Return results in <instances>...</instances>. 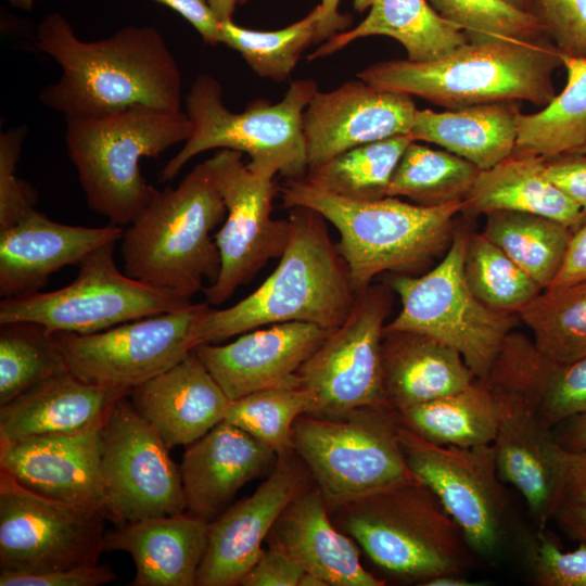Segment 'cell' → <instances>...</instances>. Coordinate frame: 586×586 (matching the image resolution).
I'll list each match as a JSON object with an SVG mask.
<instances>
[{
  "instance_id": "obj_1",
  "label": "cell",
  "mask_w": 586,
  "mask_h": 586,
  "mask_svg": "<svg viewBox=\"0 0 586 586\" xmlns=\"http://www.w3.org/2000/svg\"><path fill=\"white\" fill-rule=\"evenodd\" d=\"M37 48L61 67L39 101L65 118H88L133 105L181 111L182 77L163 35L151 26H126L112 36L84 41L60 13L47 14L36 30Z\"/></svg>"
},
{
  "instance_id": "obj_2",
  "label": "cell",
  "mask_w": 586,
  "mask_h": 586,
  "mask_svg": "<svg viewBox=\"0 0 586 586\" xmlns=\"http://www.w3.org/2000/svg\"><path fill=\"white\" fill-rule=\"evenodd\" d=\"M289 209L290 237L276 269L232 306L209 307L196 346L275 323L308 322L332 332L345 321L358 296L326 219L306 207Z\"/></svg>"
},
{
  "instance_id": "obj_3",
  "label": "cell",
  "mask_w": 586,
  "mask_h": 586,
  "mask_svg": "<svg viewBox=\"0 0 586 586\" xmlns=\"http://www.w3.org/2000/svg\"><path fill=\"white\" fill-rule=\"evenodd\" d=\"M279 195L284 207L309 208L336 228V250L357 296L377 275L411 271L436 256L448 244L454 217L463 209V200L435 206L410 204L395 196L349 200L314 186L305 177L285 179Z\"/></svg>"
},
{
  "instance_id": "obj_4",
  "label": "cell",
  "mask_w": 586,
  "mask_h": 586,
  "mask_svg": "<svg viewBox=\"0 0 586 586\" xmlns=\"http://www.w3.org/2000/svg\"><path fill=\"white\" fill-rule=\"evenodd\" d=\"M560 66L561 53L544 37L467 42L431 62H380L361 71L358 78L378 89L449 109L514 101L545 106L556 97L552 75Z\"/></svg>"
},
{
  "instance_id": "obj_5",
  "label": "cell",
  "mask_w": 586,
  "mask_h": 586,
  "mask_svg": "<svg viewBox=\"0 0 586 586\" xmlns=\"http://www.w3.org/2000/svg\"><path fill=\"white\" fill-rule=\"evenodd\" d=\"M226 213L206 163L198 164L177 187L156 189L124 229L125 273L191 300L219 275L220 256L212 231Z\"/></svg>"
},
{
  "instance_id": "obj_6",
  "label": "cell",
  "mask_w": 586,
  "mask_h": 586,
  "mask_svg": "<svg viewBox=\"0 0 586 586\" xmlns=\"http://www.w3.org/2000/svg\"><path fill=\"white\" fill-rule=\"evenodd\" d=\"M333 522L387 575L423 585L479 559L434 492L415 479L334 510Z\"/></svg>"
},
{
  "instance_id": "obj_7",
  "label": "cell",
  "mask_w": 586,
  "mask_h": 586,
  "mask_svg": "<svg viewBox=\"0 0 586 586\" xmlns=\"http://www.w3.org/2000/svg\"><path fill=\"white\" fill-rule=\"evenodd\" d=\"M192 131L186 112L133 105L97 117L66 118L65 145L90 209L126 227L156 188L141 174L143 157H157Z\"/></svg>"
},
{
  "instance_id": "obj_8",
  "label": "cell",
  "mask_w": 586,
  "mask_h": 586,
  "mask_svg": "<svg viewBox=\"0 0 586 586\" xmlns=\"http://www.w3.org/2000/svg\"><path fill=\"white\" fill-rule=\"evenodd\" d=\"M317 90L311 79L295 80L279 102L255 100L234 113L225 105L219 82L199 75L186 97L191 135L160 171L158 180L174 179L191 158L212 149L246 153L250 167L275 177H304L308 163L303 113Z\"/></svg>"
},
{
  "instance_id": "obj_9",
  "label": "cell",
  "mask_w": 586,
  "mask_h": 586,
  "mask_svg": "<svg viewBox=\"0 0 586 586\" xmlns=\"http://www.w3.org/2000/svg\"><path fill=\"white\" fill-rule=\"evenodd\" d=\"M399 441L409 470L438 497L479 560L494 566L519 557L532 531L512 505L493 444L437 445L400 423Z\"/></svg>"
},
{
  "instance_id": "obj_10",
  "label": "cell",
  "mask_w": 586,
  "mask_h": 586,
  "mask_svg": "<svg viewBox=\"0 0 586 586\" xmlns=\"http://www.w3.org/2000/svg\"><path fill=\"white\" fill-rule=\"evenodd\" d=\"M292 447L330 513L416 479L400 446L398 413L391 407H361L329 416L304 413L293 424Z\"/></svg>"
},
{
  "instance_id": "obj_11",
  "label": "cell",
  "mask_w": 586,
  "mask_h": 586,
  "mask_svg": "<svg viewBox=\"0 0 586 586\" xmlns=\"http://www.w3.org/2000/svg\"><path fill=\"white\" fill-rule=\"evenodd\" d=\"M468 235L455 232L443 259L420 276H394L390 288L400 300L384 331L429 335L457 349L476 378H485L514 324L470 290L463 271Z\"/></svg>"
},
{
  "instance_id": "obj_12",
  "label": "cell",
  "mask_w": 586,
  "mask_h": 586,
  "mask_svg": "<svg viewBox=\"0 0 586 586\" xmlns=\"http://www.w3.org/2000/svg\"><path fill=\"white\" fill-rule=\"evenodd\" d=\"M116 243L91 252L75 280L61 289L2 298L0 324L27 321L53 332L90 334L192 303L120 271L114 260Z\"/></svg>"
},
{
  "instance_id": "obj_13",
  "label": "cell",
  "mask_w": 586,
  "mask_h": 586,
  "mask_svg": "<svg viewBox=\"0 0 586 586\" xmlns=\"http://www.w3.org/2000/svg\"><path fill=\"white\" fill-rule=\"evenodd\" d=\"M107 520L101 505L37 494L0 470V572L41 573L99 563Z\"/></svg>"
},
{
  "instance_id": "obj_14",
  "label": "cell",
  "mask_w": 586,
  "mask_h": 586,
  "mask_svg": "<svg viewBox=\"0 0 586 586\" xmlns=\"http://www.w3.org/2000/svg\"><path fill=\"white\" fill-rule=\"evenodd\" d=\"M207 302L128 321L104 331L54 332L69 371L80 380L129 394L196 347Z\"/></svg>"
},
{
  "instance_id": "obj_15",
  "label": "cell",
  "mask_w": 586,
  "mask_h": 586,
  "mask_svg": "<svg viewBox=\"0 0 586 586\" xmlns=\"http://www.w3.org/2000/svg\"><path fill=\"white\" fill-rule=\"evenodd\" d=\"M226 205V217L214 239L220 270L203 292L205 302L218 306L272 258H280L290 237L289 219L272 218L279 192L275 176L256 170L243 153L220 149L205 161Z\"/></svg>"
},
{
  "instance_id": "obj_16",
  "label": "cell",
  "mask_w": 586,
  "mask_h": 586,
  "mask_svg": "<svg viewBox=\"0 0 586 586\" xmlns=\"http://www.w3.org/2000/svg\"><path fill=\"white\" fill-rule=\"evenodd\" d=\"M128 395L99 430L104 510L117 525L187 511L179 467L169 447Z\"/></svg>"
},
{
  "instance_id": "obj_17",
  "label": "cell",
  "mask_w": 586,
  "mask_h": 586,
  "mask_svg": "<svg viewBox=\"0 0 586 586\" xmlns=\"http://www.w3.org/2000/svg\"><path fill=\"white\" fill-rule=\"evenodd\" d=\"M392 304L385 285H370L345 321L330 332L298 370L314 399V415L361 407H390L384 387L382 341Z\"/></svg>"
},
{
  "instance_id": "obj_18",
  "label": "cell",
  "mask_w": 586,
  "mask_h": 586,
  "mask_svg": "<svg viewBox=\"0 0 586 586\" xmlns=\"http://www.w3.org/2000/svg\"><path fill=\"white\" fill-rule=\"evenodd\" d=\"M485 379L498 402V429L493 445L499 474L522 495L535 527L545 528L557 507L561 446L517 379L496 367L489 369Z\"/></svg>"
},
{
  "instance_id": "obj_19",
  "label": "cell",
  "mask_w": 586,
  "mask_h": 586,
  "mask_svg": "<svg viewBox=\"0 0 586 586\" xmlns=\"http://www.w3.org/2000/svg\"><path fill=\"white\" fill-rule=\"evenodd\" d=\"M314 483L293 448L278 454L270 474L253 494L209 522L196 586L240 585L281 513Z\"/></svg>"
},
{
  "instance_id": "obj_20",
  "label": "cell",
  "mask_w": 586,
  "mask_h": 586,
  "mask_svg": "<svg viewBox=\"0 0 586 586\" xmlns=\"http://www.w3.org/2000/svg\"><path fill=\"white\" fill-rule=\"evenodd\" d=\"M417 111L411 95L361 79L328 92L317 90L302 120L308 168L358 145L410 135Z\"/></svg>"
},
{
  "instance_id": "obj_21",
  "label": "cell",
  "mask_w": 586,
  "mask_h": 586,
  "mask_svg": "<svg viewBox=\"0 0 586 586\" xmlns=\"http://www.w3.org/2000/svg\"><path fill=\"white\" fill-rule=\"evenodd\" d=\"M330 331L290 321L257 328L227 344H202L193 352L230 400L254 392L298 385V370Z\"/></svg>"
},
{
  "instance_id": "obj_22",
  "label": "cell",
  "mask_w": 586,
  "mask_h": 586,
  "mask_svg": "<svg viewBox=\"0 0 586 586\" xmlns=\"http://www.w3.org/2000/svg\"><path fill=\"white\" fill-rule=\"evenodd\" d=\"M124 227L65 225L33 208L0 229V295L15 297L38 292L52 273L77 265L94 250L120 241Z\"/></svg>"
},
{
  "instance_id": "obj_23",
  "label": "cell",
  "mask_w": 586,
  "mask_h": 586,
  "mask_svg": "<svg viewBox=\"0 0 586 586\" xmlns=\"http://www.w3.org/2000/svg\"><path fill=\"white\" fill-rule=\"evenodd\" d=\"M0 470L42 496L104 507L99 431L0 442Z\"/></svg>"
},
{
  "instance_id": "obj_24",
  "label": "cell",
  "mask_w": 586,
  "mask_h": 586,
  "mask_svg": "<svg viewBox=\"0 0 586 586\" xmlns=\"http://www.w3.org/2000/svg\"><path fill=\"white\" fill-rule=\"evenodd\" d=\"M276 458L271 448L224 420L188 445L183 454L179 470L187 511L213 521Z\"/></svg>"
},
{
  "instance_id": "obj_25",
  "label": "cell",
  "mask_w": 586,
  "mask_h": 586,
  "mask_svg": "<svg viewBox=\"0 0 586 586\" xmlns=\"http://www.w3.org/2000/svg\"><path fill=\"white\" fill-rule=\"evenodd\" d=\"M129 397L169 448L204 436L225 420L231 402L193 351Z\"/></svg>"
},
{
  "instance_id": "obj_26",
  "label": "cell",
  "mask_w": 586,
  "mask_h": 586,
  "mask_svg": "<svg viewBox=\"0 0 586 586\" xmlns=\"http://www.w3.org/2000/svg\"><path fill=\"white\" fill-rule=\"evenodd\" d=\"M321 492L314 483L281 513L266 542L284 550L326 586H383L366 570L351 537L329 518Z\"/></svg>"
},
{
  "instance_id": "obj_27",
  "label": "cell",
  "mask_w": 586,
  "mask_h": 586,
  "mask_svg": "<svg viewBox=\"0 0 586 586\" xmlns=\"http://www.w3.org/2000/svg\"><path fill=\"white\" fill-rule=\"evenodd\" d=\"M125 392L85 382L71 371L0 406V442L99 431Z\"/></svg>"
},
{
  "instance_id": "obj_28",
  "label": "cell",
  "mask_w": 586,
  "mask_h": 586,
  "mask_svg": "<svg viewBox=\"0 0 586 586\" xmlns=\"http://www.w3.org/2000/svg\"><path fill=\"white\" fill-rule=\"evenodd\" d=\"M208 524L188 511L145 518L106 533L105 549L131 556L136 564L131 586H196Z\"/></svg>"
},
{
  "instance_id": "obj_29",
  "label": "cell",
  "mask_w": 586,
  "mask_h": 586,
  "mask_svg": "<svg viewBox=\"0 0 586 586\" xmlns=\"http://www.w3.org/2000/svg\"><path fill=\"white\" fill-rule=\"evenodd\" d=\"M384 387L397 412L456 393L476 377L454 347L425 334L384 331Z\"/></svg>"
},
{
  "instance_id": "obj_30",
  "label": "cell",
  "mask_w": 586,
  "mask_h": 586,
  "mask_svg": "<svg viewBox=\"0 0 586 586\" xmlns=\"http://www.w3.org/2000/svg\"><path fill=\"white\" fill-rule=\"evenodd\" d=\"M355 8L368 15L353 29L341 31L319 46L308 60L331 55L351 42L368 36H387L418 63L444 58L469 42L467 35L444 20L428 0H355Z\"/></svg>"
},
{
  "instance_id": "obj_31",
  "label": "cell",
  "mask_w": 586,
  "mask_h": 586,
  "mask_svg": "<svg viewBox=\"0 0 586 586\" xmlns=\"http://www.w3.org/2000/svg\"><path fill=\"white\" fill-rule=\"evenodd\" d=\"M547 160L510 155L480 170L463 198V209L473 214L512 211L539 215L577 229L586 214L545 175Z\"/></svg>"
},
{
  "instance_id": "obj_32",
  "label": "cell",
  "mask_w": 586,
  "mask_h": 586,
  "mask_svg": "<svg viewBox=\"0 0 586 586\" xmlns=\"http://www.w3.org/2000/svg\"><path fill=\"white\" fill-rule=\"evenodd\" d=\"M518 105L496 102L435 112L418 110L410 136L487 169L509 157L518 137Z\"/></svg>"
},
{
  "instance_id": "obj_33",
  "label": "cell",
  "mask_w": 586,
  "mask_h": 586,
  "mask_svg": "<svg viewBox=\"0 0 586 586\" xmlns=\"http://www.w3.org/2000/svg\"><path fill=\"white\" fill-rule=\"evenodd\" d=\"M397 413L399 423L423 440L455 447L493 444L499 419L496 394L485 378Z\"/></svg>"
},
{
  "instance_id": "obj_34",
  "label": "cell",
  "mask_w": 586,
  "mask_h": 586,
  "mask_svg": "<svg viewBox=\"0 0 586 586\" xmlns=\"http://www.w3.org/2000/svg\"><path fill=\"white\" fill-rule=\"evenodd\" d=\"M564 89L533 114H520L511 155L546 160L575 152L586 141V58L562 55Z\"/></svg>"
},
{
  "instance_id": "obj_35",
  "label": "cell",
  "mask_w": 586,
  "mask_h": 586,
  "mask_svg": "<svg viewBox=\"0 0 586 586\" xmlns=\"http://www.w3.org/2000/svg\"><path fill=\"white\" fill-rule=\"evenodd\" d=\"M483 234L546 289L563 265L573 230L539 215L496 211L486 214Z\"/></svg>"
},
{
  "instance_id": "obj_36",
  "label": "cell",
  "mask_w": 586,
  "mask_h": 586,
  "mask_svg": "<svg viewBox=\"0 0 586 586\" xmlns=\"http://www.w3.org/2000/svg\"><path fill=\"white\" fill-rule=\"evenodd\" d=\"M519 316L536 349L551 364L586 357V280L544 289Z\"/></svg>"
},
{
  "instance_id": "obj_37",
  "label": "cell",
  "mask_w": 586,
  "mask_h": 586,
  "mask_svg": "<svg viewBox=\"0 0 586 586\" xmlns=\"http://www.w3.org/2000/svg\"><path fill=\"white\" fill-rule=\"evenodd\" d=\"M412 141L410 135H400L358 145L309 167L304 177L314 186L345 199H382L386 196L403 153Z\"/></svg>"
},
{
  "instance_id": "obj_38",
  "label": "cell",
  "mask_w": 586,
  "mask_h": 586,
  "mask_svg": "<svg viewBox=\"0 0 586 586\" xmlns=\"http://www.w3.org/2000/svg\"><path fill=\"white\" fill-rule=\"evenodd\" d=\"M480 170L454 153L413 140L394 170L386 196H406L423 206L463 200Z\"/></svg>"
},
{
  "instance_id": "obj_39",
  "label": "cell",
  "mask_w": 586,
  "mask_h": 586,
  "mask_svg": "<svg viewBox=\"0 0 586 586\" xmlns=\"http://www.w3.org/2000/svg\"><path fill=\"white\" fill-rule=\"evenodd\" d=\"M68 371L53 331L27 321L0 324V406Z\"/></svg>"
},
{
  "instance_id": "obj_40",
  "label": "cell",
  "mask_w": 586,
  "mask_h": 586,
  "mask_svg": "<svg viewBox=\"0 0 586 586\" xmlns=\"http://www.w3.org/2000/svg\"><path fill=\"white\" fill-rule=\"evenodd\" d=\"M320 20V4L304 18L272 31L244 28L227 20L220 22L221 43L239 52L257 75L282 81L290 76L305 49L318 42Z\"/></svg>"
},
{
  "instance_id": "obj_41",
  "label": "cell",
  "mask_w": 586,
  "mask_h": 586,
  "mask_svg": "<svg viewBox=\"0 0 586 586\" xmlns=\"http://www.w3.org/2000/svg\"><path fill=\"white\" fill-rule=\"evenodd\" d=\"M463 271L471 292L504 313H519L544 290L483 233L468 237Z\"/></svg>"
},
{
  "instance_id": "obj_42",
  "label": "cell",
  "mask_w": 586,
  "mask_h": 586,
  "mask_svg": "<svg viewBox=\"0 0 586 586\" xmlns=\"http://www.w3.org/2000/svg\"><path fill=\"white\" fill-rule=\"evenodd\" d=\"M313 409V396L301 384L279 386L231 400L225 421L242 429L278 455L293 448V424Z\"/></svg>"
},
{
  "instance_id": "obj_43",
  "label": "cell",
  "mask_w": 586,
  "mask_h": 586,
  "mask_svg": "<svg viewBox=\"0 0 586 586\" xmlns=\"http://www.w3.org/2000/svg\"><path fill=\"white\" fill-rule=\"evenodd\" d=\"M447 22L460 28L469 42L534 41L547 37L532 12L504 0H428Z\"/></svg>"
},
{
  "instance_id": "obj_44",
  "label": "cell",
  "mask_w": 586,
  "mask_h": 586,
  "mask_svg": "<svg viewBox=\"0 0 586 586\" xmlns=\"http://www.w3.org/2000/svg\"><path fill=\"white\" fill-rule=\"evenodd\" d=\"M527 392L542 421L550 429L586 415V357L569 365H553L537 351L530 371Z\"/></svg>"
},
{
  "instance_id": "obj_45",
  "label": "cell",
  "mask_w": 586,
  "mask_h": 586,
  "mask_svg": "<svg viewBox=\"0 0 586 586\" xmlns=\"http://www.w3.org/2000/svg\"><path fill=\"white\" fill-rule=\"evenodd\" d=\"M518 559L536 586H586V543L563 550L547 527L531 532Z\"/></svg>"
},
{
  "instance_id": "obj_46",
  "label": "cell",
  "mask_w": 586,
  "mask_h": 586,
  "mask_svg": "<svg viewBox=\"0 0 586 586\" xmlns=\"http://www.w3.org/2000/svg\"><path fill=\"white\" fill-rule=\"evenodd\" d=\"M27 129L16 126L0 136V229L35 208L37 194L16 175Z\"/></svg>"
},
{
  "instance_id": "obj_47",
  "label": "cell",
  "mask_w": 586,
  "mask_h": 586,
  "mask_svg": "<svg viewBox=\"0 0 586 586\" xmlns=\"http://www.w3.org/2000/svg\"><path fill=\"white\" fill-rule=\"evenodd\" d=\"M533 13L562 55L586 58V0H535Z\"/></svg>"
},
{
  "instance_id": "obj_48",
  "label": "cell",
  "mask_w": 586,
  "mask_h": 586,
  "mask_svg": "<svg viewBox=\"0 0 586 586\" xmlns=\"http://www.w3.org/2000/svg\"><path fill=\"white\" fill-rule=\"evenodd\" d=\"M114 578L110 566L95 563L41 573L0 572V586H99Z\"/></svg>"
},
{
  "instance_id": "obj_49",
  "label": "cell",
  "mask_w": 586,
  "mask_h": 586,
  "mask_svg": "<svg viewBox=\"0 0 586 586\" xmlns=\"http://www.w3.org/2000/svg\"><path fill=\"white\" fill-rule=\"evenodd\" d=\"M306 571L284 550L273 546L263 549L245 574L242 586H302Z\"/></svg>"
},
{
  "instance_id": "obj_50",
  "label": "cell",
  "mask_w": 586,
  "mask_h": 586,
  "mask_svg": "<svg viewBox=\"0 0 586 586\" xmlns=\"http://www.w3.org/2000/svg\"><path fill=\"white\" fill-rule=\"evenodd\" d=\"M544 173L586 214V155L568 153L547 160Z\"/></svg>"
},
{
  "instance_id": "obj_51",
  "label": "cell",
  "mask_w": 586,
  "mask_h": 586,
  "mask_svg": "<svg viewBox=\"0 0 586 586\" xmlns=\"http://www.w3.org/2000/svg\"><path fill=\"white\" fill-rule=\"evenodd\" d=\"M561 504L586 505V450L561 447L557 507Z\"/></svg>"
},
{
  "instance_id": "obj_52",
  "label": "cell",
  "mask_w": 586,
  "mask_h": 586,
  "mask_svg": "<svg viewBox=\"0 0 586 586\" xmlns=\"http://www.w3.org/2000/svg\"><path fill=\"white\" fill-rule=\"evenodd\" d=\"M187 20L202 39L212 46L221 43L220 22L205 0H153Z\"/></svg>"
},
{
  "instance_id": "obj_53",
  "label": "cell",
  "mask_w": 586,
  "mask_h": 586,
  "mask_svg": "<svg viewBox=\"0 0 586 586\" xmlns=\"http://www.w3.org/2000/svg\"><path fill=\"white\" fill-rule=\"evenodd\" d=\"M585 280L586 221L573 231L563 265L550 286L572 284Z\"/></svg>"
},
{
  "instance_id": "obj_54",
  "label": "cell",
  "mask_w": 586,
  "mask_h": 586,
  "mask_svg": "<svg viewBox=\"0 0 586 586\" xmlns=\"http://www.w3.org/2000/svg\"><path fill=\"white\" fill-rule=\"evenodd\" d=\"M552 520L570 537L586 543V505L561 504L557 507Z\"/></svg>"
},
{
  "instance_id": "obj_55",
  "label": "cell",
  "mask_w": 586,
  "mask_h": 586,
  "mask_svg": "<svg viewBox=\"0 0 586 586\" xmlns=\"http://www.w3.org/2000/svg\"><path fill=\"white\" fill-rule=\"evenodd\" d=\"M558 444L568 450H586V415L571 417L553 429Z\"/></svg>"
},
{
  "instance_id": "obj_56",
  "label": "cell",
  "mask_w": 586,
  "mask_h": 586,
  "mask_svg": "<svg viewBox=\"0 0 586 586\" xmlns=\"http://www.w3.org/2000/svg\"><path fill=\"white\" fill-rule=\"evenodd\" d=\"M249 0H239L243 4ZM340 0H321V20L318 24V41H326L332 36L344 31L351 23L349 15H342L339 12Z\"/></svg>"
},
{
  "instance_id": "obj_57",
  "label": "cell",
  "mask_w": 586,
  "mask_h": 586,
  "mask_svg": "<svg viewBox=\"0 0 586 586\" xmlns=\"http://www.w3.org/2000/svg\"><path fill=\"white\" fill-rule=\"evenodd\" d=\"M485 583L472 582L464 575H442L429 579L422 586H481Z\"/></svg>"
},
{
  "instance_id": "obj_58",
  "label": "cell",
  "mask_w": 586,
  "mask_h": 586,
  "mask_svg": "<svg viewBox=\"0 0 586 586\" xmlns=\"http://www.w3.org/2000/svg\"><path fill=\"white\" fill-rule=\"evenodd\" d=\"M219 22L232 20L239 0H205Z\"/></svg>"
},
{
  "instance_id": "obj_59",
  "label": "cell",
  "mask_w": 586,
  "mask_h": 586,
  "mask_svg": "<svg viewBox=\"0 0 586 586\" xmlns=\"http://www.w3.org/2000/svg\"><path fill=\"white\" fill-rule=\"evenodd\" d=\"M504 1H506L508 4L519 10L533 13V7H534L535 0H504Z\"/></svg>"
},
{
  "instance_id": "obj_60",
  "label": "cell",
  "mask_w": 586,
  "mask_h": 586,
  "mask_svg": "<svg viewBox=\"0 0 586 586\" xmlns=\"http://www.w3.org/2000/svg\"><path fill=\"white\" fill-rule=\"evenodd\" d=\"M7 1L14 8L25 10V11H31L37 0H7Z\"/></svg>"
},
{
  "instance_id": "obj_61",
  "label": "cell",
  "mask_w": 586,
  "mask_h": 586,
  "mask_svg": "<svg viewBox=\"0 0 586 586\" xmlns=\"http://www.w3.org/2000/svg\"><path fill=\"white\" fill-rule=\"evenodd\" d=\"M573 153H579L586 155V141L581 145L575 152Z\"/></svg>"
}]
</instances>
